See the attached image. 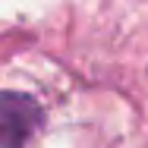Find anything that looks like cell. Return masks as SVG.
Here are the masks:
<instances>
[{
	"instance_id": "obj_1",
	"label": "cell",
	"mask_w": 148,
	"mask_h": 148,
	"mask_svg": "<svg viewBox=\"0 0 148 148\" xmlns=\"http://www.w3.org/2000/svg\"><path fill=\"white\" fill-rule=\"evenodd\" d=\"M41 123L38 101L19 91H6L0 101V139L3 148H22Z\"/></svg>"
}]
</instances>
